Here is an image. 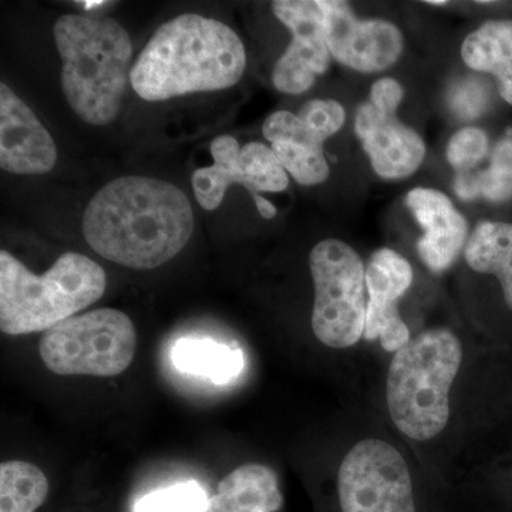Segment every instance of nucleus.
Here are the masks:
<instances>
[{
  "instance_id": "1",
  "label": "nucleus",
  "mask_w": 512,
  "mask_h": 512,
  "mask_svg": "<svg viewBox=\"0 0 512 512\" xmlns=\"http://www.w3.org/2000/svg\"><path fill=\"white\" fill-rule=\"evenodd\" d=\"M192 231L187 195L157 178H116L94 195L83 215L90 247L131 269L164 265L183 251Z\"/></svg>"
},
{
  "instance_id": "2",
  "label": "nucleus",
  "mask_w": 512,
  "mask_h": 512,
  "mask_svg": "<svg viewBox=\"0 0 512 512\" xmlns=\"http://www.w3.org/2000/svg\"><path fill=\"white\" fill-rule=\"evenodd\" d=\"M247 67L237 33L217 19L181 15L165 23L131 67L134 92L147 101L170 100L234 86Z\"/></svg>"
},
{
  "instance_id": "3",
  "label": "nucleus",
  "mask_w": 512,
  "mask_h": 512,
  "mask_svg": "<svg viewBox=\"0 0 512 512\" xmlns=\"http://www.w3.org/2000/svg\"><path fill=\"white\" fill-rule=\"evenodd\" d=\"M62 89L74 113L92 126L116 119L131 77L133 45L117 20L96 15L57 19Z\"/></svg>"
},
{
  "instance_id": "4",
  "label": "nucleus",
  "mask_w": 512,
  "mask_h": 512,
  "mask_svg": "<svg viewBox=\"0 0 512 512\" xmlns=\"http://www.w3.org/2000/svg\"><path fill=\"white\" fill-rule=\"evenodd\" d=\"M463 360V343L447 328L421 330L394 353L387 370L386 404L404 437L426 443L446 430L451 389Z\"/></svg>"
},
{
  "instance_id": "5",
  "label": "nucleus",
  "mask_w": 512,
  "mask_h": 512,
  "mask_svg": "<svg viewBox=\"0 0 512 512\" xmlns=\"http://www.w3.org/2000/svg\"><path fill=\"white\" fill-rule=\"evenodd\" d=\"M106 286L104 269L82 254L67 252L37 276L2 251L0 330L10 336L46 332L99 301Z\"/></svg>"
},
{
  "instance_id": "6",
  "label": "nucleus",
  "mask_w": 512,
  "mask_h": 512,
  "mask_svg": "<svg viewBox=\"0 0 512 512\" xmlns=\"http://www.w3.org/2000/svg\"><path fill=\"white\" fill-rule=\"evenodd\" d=\"M137 332L126 313L103 308L63 320L43 333L39 353L60 376L111 377L133 362Z\"/></svg>"
},
{
  "instance_id": "7",
  "label": "nucleus",
  "mask_w": 512,
  "mask_h": 512,
  "mask_svg": "<svg viewBox=\"0 0 512 512\" xmlns=\"http://www.w3.org/2000/svg\"><path fill=\"white\" fill-rule=\"evenodd\" d=\"M315 301L312 330L330 349L353 348L365 335L367 313L366 268L355 249L325 239L309 256Z\"/></svg>"
},
{
  "instance_id": "8",
  "label": "nucleus",
  "mask_w": 512,
  "mask_h": 512,
  "mask_svg": "<svg viewBox=\"0 0 512 512\" xmlns=\"http://www.w3.org/2000/svg\"><path fill=\"white\" fill-rule=\"evenodd\" d=\"M338 494L342 512H417L406 458L377 437L349 448L338 471Z\"/></svg>"
},
{
  "instance_id": "9",
  "label": "nucleus",
  "mask_w": 512,
  "mask_h": 512,
  "mask_svg": "<svg viewBox=\"0 0 512 512\" xmlns=\"http://www.w3.org/2000/svg\"><path fill=\"white\" fill-rule=\"evenodd\" d=\"M325 23L330 55L360 73L389 69L402 56L404 39L393 23L383 19H357L348 3L318 0Z\"/></svg>"
},
{
  "instance_id": "10",
  "label": "nucleus",
  "mask_w": 512,
  "mask_h": 512,
  "mask_svg": "<svg viewBox=\"0 0 512 512\" xmlns=\"http://www.w3.org/2000/svg\"><path fill=\"white\" fill-rule=\"evenodd\" d=\"M272 10L292 35L291 45L275 64L272 83L281 93L308 92L316 76L325 73L330 63L325 23L318 0H276L272 3Z\"/></svg>"
},
{
  "instance_id": "11",
  "label": "nucleus",
  "mask_w": 512,
  "mask_h": 512,
  "mask_svg": "<svg viewBox=\"0 0 512 512\" xmlns=\"http://www.w3.org/2000/svg\"><path fill=\"white\" fill-rule=\"evenodd\" d=\"M413 284V268L406 258L389 248L370 256L366 268L367 313L363 338L379 340L386 352L396 353L412 339L397 302Z\"/></svg>"
},
{
  "instance_id": "12",
  "label": "nucleus",
  "mask_w": 512,
  "mask_h": 512,
  "mask_svg": "<svg viewBox=\"0 0 512 512\" xmlns=\"http://www.w3.org/2000/svg\"><path fill=\"white\" fill-rule=\"evenodd\" d=\"M57 161L55 141L9 86L0 84V167L20 175L46 174Z\"/></svg>"
},
{
  "instance_id": "13",
  "label": "nucleus",
  "mask_w": 512,
  "mask_h": 512,
  "mask_svg": "<svg viewBox=\"0 0 512 512\" xmlns=\"http://www.w3.org/2000/svg\"><path fill=\"white\" fill-rule=\"evenodd\" d=\"M355 131L373 170L386 180L416 173L426 157V144L416 131L396 117L380 113L370 103L357 109Z\"/></svg>"
},
{
  "instance_id": "14",
  "label": "nucleus",
  "mask_w": 512,
  "mask_h": 512,
  "mask_svg": "<svg viewBox=\"0 0 512 512\" xmlns=\"http://www.w3.org/2000/svg\"><path fill=\"white\" fill-rule=\"evenodd\" d=\"M407 207L424 228L417 242L421 261L440 274L450 268L467 241V222L443 192L414 188L406 197Z\"/></svg>"
},
{
  "instance_id": "15",
  "label": "nucleus",
  "mask_w": 512,
  "mask_h": 512,
  "mask_svg": "<svg viewBox=\"0 0 512 512\" xmlns=\"http://www.w3.org/2000/svg\"><path fill=\"white\" fill-rule=\"evenodd\" d=\"M211 154L214 165L198 168L192 175V188L198 204L207 211L217 210L229 185L241 184L251 194L259 214L265 220L275 218V205L255 190L254 175L247 160L242 157L238 141L231 136L217 137L211 143Z\"/></svg>"
},
{
  "instance_id": "16",
  "label": "nucleus",
  "mask_w": 512,
  "mask_h": 512,
  "mask_svg": "<svg viewBox=\"0 0 512 512\" xmlns=\"http://www.w3.org/2000/svg\"><path fill=\"white\" fill-rule=\"evenodd\" d=\"M284 497L278 476L265 464H242L218 485L205 512H276Z\"/></svg>"
},
{
  "instance_id": "17",
  "label": "nucleus",
  "mask_w": 512,
  "mask_h": 512,
  "mask_svg": "<svg viewBox=\"0 0 512 512\" xmlns=\"http://www.w3.org/2000/svg\"><path fill=\"white\" fill-rule=\"evenodd\" d=\"M173 362L180 372L205 377L215 384L232 382L245 367L241 348L207 338L178 340L173 349Z\"/></svg>"
},
{
  "instance_id": "18",
  "label": "nucleus",
  "mask_w": 512,
  "mask_h": 512,
  "mask_svg": "<svg viewBox=\"0 0 512 512\" xmlns=\"http://www.w3.org/2000/svg\"><path fill=\"white\" fill-rule=\"evenodd\" d=\"M464 255L473 271L497 276L512 311V224L481 222L468 239Z\"/></svg>"
},
{
  "instance_id": "19",
  "label": "nucleus",
  "mask_w": 512,
  "mask_h": 512,
  "mask_svg": "<svg viewBox=\"0 0 512 512\" xmlns=\"http://www.w3.org/2000/svg\"><path fill=\"white\" fill-rule=\"evenodd\" d=\"M461 57L476 72L495 74L512 66V20H490L466 37Z\"/></svg>"
},
{
  "instance_id": "20",
  "label": "nucleus",
  "mask_w": 512,
  "mask_h": 512,
  "mask_svg": "<svg viewBox=\"0 0 512 512\" xmlns=\"http://www.w3.org/2000/svg\"><path fill=\"white\" fill-rule=\"evenodd\" d=\"M49 481L28 461H6L0 466V512H35L45 503Z\"/></svg>"
},
{
  "instance_id": "21",
  "label": "nucleus",
  "mask_w": 512,
  "mask_h": 512,
  "mask_svg": "<svg viewBox=\"0 0 512 512\" xmlns=\"http://www.w3.org/2000/svg\"><path fill=\"white\" fill-rule=\"evenodd\" d=\"M272 150L281 161L286 173L302 185H318L329 178L330 168L322 148L302 146V144H272Z\"/></svg>"
},
{
  "instance_id": "22",
  "label": "nucleus",
  "mask_w": 512,
  "mask_h": 512,
  "mask_svg": "<svg viewBox=\"0 0 512 512\" xmlns=\"http://www.w3.org/2000/svg\"><path fill=\"white\" fill-rule=\"evenodd\" d=\"M208 500L200 484L188 481L144 495L134 504L133 512H205Z\"/></svg>"
},
{
  "instance_id": "23",
  "label": "nucleus",
  "mask_w": 512,
  "mask_h": 512,
  "mask_svg": "<svg viewBox=\"0 0 512 512\" xmlns=\"http://www.w3.org/2000/svg\"><path fill=\"white\" fill-rule=\"evenodd\" d=\"M480 194L488 201L512 198V140H503L494 148L490 167L478 173Z\"/></svg>"
},
{
  "instance_id": "24",
  "label": "nucleus",
  "mask_w": 512,
  "mask_h": 512,
  "mask_svg": "<svg viewBox=\"0 0 512 512\" xmlns=\"http://www.w3.org/2000/svg\"><path fill=\"white\" fill-rule=\"evenodd\" d=\"M298 116L320 143L335 136L346 121V111L336 100L306 101L299 109Z\"/></svg>"
},
{
  "instance_id": "25",
  "label": "nucleus",
  "mask_w": 512,
  "mask_h": 512,
  "mask_svg": "<svg viewBox=\"0 0 512 512\" xmlns=\"http://www.w3.org/2000/svg\"><path fill=\"white\" fill-rule=\"evenodd\" d=\"M488 153V137L481 128L464 127L458 130L447 146V160L458 173L470 171Z\"/></svg>"
},
{
  "instance_id": "26",
  "label": "nucleus",
  "mask_w": 512,
  "mask_h": 512,
  "mask_svg": "<svg viewBox=\"0 0 512 512\" xmlns=\"http://www.w3.org/2000/svg\"><path fill=\"white\" fill-rule=\"evenodd\" d=\"M447 100L451 111L456 116L463 120H473L487 110L490 103V90L481 80L466 77L450 87Z\"/></svg>"
},
{
  "instance_id": "27",
  "label": "nucleus",
  "mask_w": 512,
  "mask_h": 512,
  "mask_svg": "<svg viewBox=\"0 0 512 512\" xmlns=\"http://www.w3.org/2000/svg\"><path fill=\"white\" fill-rule=\"evenodd\" d=\"M264 136L266 140L274 143H293L302 144L312 148H322L323 143H320L318 138L313 136L306 124L299 119L298 114L289 113V111H276L265 120Z\"/></svg>"
},
{
  "instance_id": "28",
  "label": "nucleus",
  "mask_w": 512,
  "mask_h": 512,
  "mask_svg": "<svg viewBox=\"0 0 512 512\" xmlns=\"http://www.w3.org/2000/svg\"><path fill=\"white\" fill-rule=\"evenodd\" d=\"M403 97L402 84L392 77H383V79L377 80L370 89V104L386 116H394Z\"/></svg>"
},
{
  "instance_id": "29",
  "label": "nucleus",
  "mask_w": 512,
  "mask_h": 512,
  "mask_svg": "<svg viewBox=\"0 0 512 512\" xmlns=\"http://www.w3.org/2000/svg\"><path fill=\"white\" fill-rule=\"evenodd\" d=\"M454 191L464 201H471L474 198L480 197V178H478V173H471V171L458 173L456 181H454Z\"/></svg>"
},
{
  "instance_id": "30",
  "label": "nucleus",
  "mask_w": 512,
  "mask_h": 512,
  "mask_svg": "<svg viewBox=\"0 0 512 512\" xmlns=\"http://www.w3.org/2000/svg\"><path fill=\"white\" fill-rule=\"evenodd\" d=\"M498 80V92L507 103L512 104V66L494 74Z\"/></svg>"
},
{
  "instance_id": "31",
  "label": "nucleus",
  "mask_w": 512,
  "mask_h": 512,
  "mask_svg": "<svg viewBox=\"0 0 512 512\" xmlns=\"http://www.w3.org/2000/svg\"><path fill=\"white\" fill-rule=\"evenodd\" d=\"M84 5V8L86 9H94L99 8L101 5H106L107 2H100V0H93V2H90V0H86V2H79Z\"/></svg>"
},
{
  "instance_id": "32",
  "label": "nucleus",
  "mask_w": 512,
  "mask_h": 512,
  "mask_svg": "<svg viewBox=\"0 0 512 512\" xmlns=\"http://www.w3.org/2000/svg\"><path fill=\"white\" fill-rule=\"evenodd\" d=\"M426 3L427 5L444 6L447 5L448 2H446V0H429V2Z\"/></svg>"
}]
</instances>
